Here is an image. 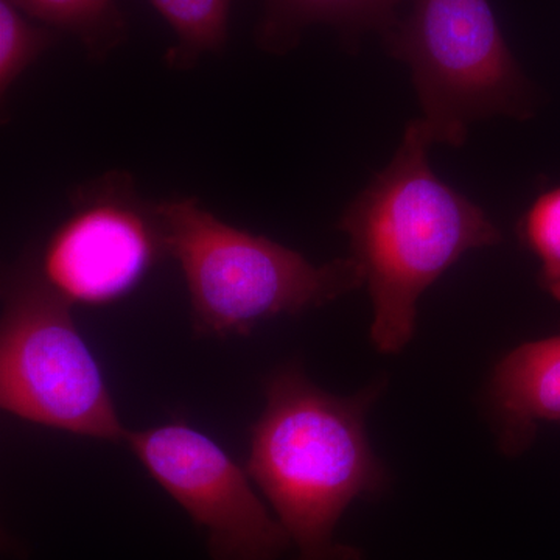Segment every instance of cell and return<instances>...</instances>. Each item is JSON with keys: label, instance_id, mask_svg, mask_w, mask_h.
Masks as SVG:
<instances>
[{"label": "cell", "instance_id": "6da1fadb", "mask_svg": "<svg viewBox=\"0 0 560 560\" xmlns=\"http://www.w3.org/2000/svg\"><path fill=\"white\" fill-rule=\"evenodd\" d=\"M264 389V411L249 431L250 480L300 550L298 560H361L359 550L335 541V528L352 501L388 485L366 434V416L383 383L334 396L301 364L287 363Z\"/></svg>", "mask_w": 560, "mask_h": 560}, {"label": "cell", "instance_id": "7a4b0ae2", "mask_svg": "<svg viewBox=\"0 0 560 560\" xmlns=\"http://www.w3.org/2000/svg\"><path fill=\"white\" fill-rule=\"evenodd\" d=\"M431 145L411 121L385 171L342 213L338 228L364 272L374 319L371 340L400 352L416 329L418 301L471 249L499 245L500 231L482 209L442 183L429 164Z\"/></svg>", "mask_w": 560, "mask_h": 560}, {"label": "cell", "instance_id": "3957f363", "mask_svg": "<svg viewBox=\"0 0 560 560\" xmlns=\"http://www.w3.org/2000/svg\"><path fill=\"white\" fill-rule=\"evenodd\" d=\"M167 256L178 261L197 338L242 337L278 316L324 307L364 285L359 261L312 264L298 250L230 226L198 198L158 202Z\"/></svg>", "mask_w": 560, "mask_h": 560}, {"label": "cell", "instance_id": "277c9868", "mask_svg": "<svg viewBox=\"0 0 560 560\" xmlns=\"http://www.w3.org/2000/svg\"><path fill=\"white\" fill-rule=\"evenodd\" d=\"M0 407L9 415L77 436L120 442L116 405L97 360L72 316V304L35 260L3 275Z\"/></svg>", "mask_w": 560, "mask_h": 560}, {"label": "cell", "instance_id": "5b68a950", "mask_svg": "<svg viewBox=\"0 0 560 560\" xmlns=\"http://www.w3.org/2000/svg\"><path fill=\"white\" fill-rule=\"evenodd\" d=\"M386 43L410 66L423 113L419 124L431 143L459 147L471 121L533 113L528 80L488 0H412Z\"/></svg>", "mask_w": 560, "mask_h": 560}, {"label": "cell", "instance_id": "8992f818", "mask_svg": "<svg viewBox=\"0 0 560 560\" xmlns=\"http://www.w3.org/2000/svg\"><path fill=\"white\" fill-rule=\"evenodd\" d=\"M70 215L38 264L70 304L120 300L167 256L158 202L143 200L127 172H108L73 190Z\"/></svg>", "mask_w": 560, "mask_h": 560}, {"label": "cell", "instance_id": "52a82bcc", "mask_svg": "<svg viewBox=\"0 0 560 560\" xmlns=\"http://www.w3.org/2000/svg\"><path fill=\"white\" fill-rule=\"evenodd\" d=\"M124 444L208 539L213 560H278L291 539L246 469L186 422L127 431Z\"/></svg>", "mask_w": 560, "mask_h": 560}, {"label": "cell", "instance_id": "ba28073f", "mask_svg": "<svg viewBox=\"0 0 560 560\" xmlns=\"http://www.w3.org/2000/svg\"><path fill=\"white\" fill-rule=\"evenodd\" d=\"M488 399L501 452L521 455L540 420H560V334L508 353L493 371Z\"/></svg>", "mask_w": 560, "mask_h": 560}, {"label": "cell", "instance_id": "9c48e42d", "mask_svg": "<svg viewBox=\"0 0 560 560\" xmlns=\"http://www.w3.org/2000/svg\"><path fill=\"white\" fill-rule=\"evenodd\" d=\"M401 0H265V13L257 27L260 49L283 54L296 46L302 31L312 24H329L357 35L368 28L388 32L397 24Z\"/></svg>", "mask_w": 560, "mask_h": 560}, {"label": "cell", "instance_id": "30bf717a", "mask_svg": "<svg viewBox=\"0 0 560 560\" xmlns=\"http://www.w3.org/2000/svg\"><path fill=\"white\" fill-rule=\"evenodd\" d=\"M21 13L68 32L92 61H103L127 39L128 27L117 0H9Z\"/></svg>", "mask_w": 560, "mask_h": 560}, {"label": "cell", "instance_id": "8fae6325", "mask_svg": "<svg viewBox=\"0 0 560 560\" xmlns=\"http://www.w3.org/2000/svg\"><path fill=\"white\" fill-rule=\"evenodd\" d=\"M171 25L176 44L165 55L173 69L194 68L202 55L219 54L228 40L232 0H150Z\"/></svg>", "mask_w": 560, "mask_h": 560}, {"label": "cell", "instance_id": "7c38bea8", "mask_svg": "<svg viewBox=\"0 0 560 560\" xmlns=\"http://www.w3.org/2000/svg\"><path fill=\"white\" fill-rule=\"evenodd\" d=\"M57 39L50 28L31 24L9 0H0V98Z\"/></svg>", "mask_w": 560, "mask_h": 560}, {"label": "cell", "instance_id": "4fadbf2b", "mask_svg": "<svg viewBox=\"0 0 560 560\" xmlns=\"http://www.w3.org/2000/svg\"><path fill=\"white\" fill-rule=\"evenodd\" d=\"M518 234L540 261L539 285L560 302V186L537 197L523 215Z\"/></svg>", "mask_w": 560, "mask_h": 560}]
</instances>
